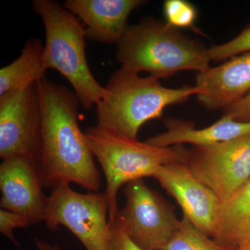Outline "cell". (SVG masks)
Instances as JSON below:
<instances>
[{
    "mask_svg": "<svg viewBox=\"0 0 250 250\" xmlns=\"http://www.w3.org/2000/svg\"><path fill=\"white\" fill-rule=\"evenodd\" d=\"M197 100L210 110L228 108L250 92V52L239 54L196 77Z\"/></svg>",
    "mask_w": 250,
    "mask_h": 250,
    "instance_id": "7c38bea8",
    "label": "cell"
},
{
    "mask_svg": "<svg viewBox=\"0 0 250 250\" xmlns=\"http://www.w3.org/2000/svg\"><path fill=\"white\" fill-rule=\"evenodd\" d=\"M224 116L234 121L250 123V92L238 102L224 109Z\"/></svg>",
    "mask_w": 250,
    "mask_h": 250,
    "instance_id": "7402d4cb",
    "label": "cell"
},
{
    "mask_svg": "<svg viewBox=\"0 0 250 250\" xmlns=\"http://www.w3.org/2000/svg\"><path fill=\"white\" fill-rule=\"evenodd\" d=\"M36 246L37 250H62L57 244H51L48 242L36 239Z\"/></svg>",
    "mask_w": 250,
    "mask_h": 250,
    "instance_id": "603a6c76",
    "label": "cell"
},
{
    "mask_svg": "<svg viewBox=\"0 0 250 250\" xmlns=\"http://www.w3.org/2000/svg\"><path fill=\"white\" fill-rule=\"evenodd\" d=\"M117 58L122 67L159 80L182 71H205L210 62L208 48L154 19L128 26L117 42Z\"/></svg>",
    "mask_w": 250,
    "mask_h": 250,
    "instance_id": "7a4b0ae2",
    "label": "cell"
},
{
    "mask_svg": "<svg viewBox=\"0 0 250 250\" xmlns=\"http://www.w3.org/2000/svg\"><path fill=\"white\" fill-rule=\"evenodd\" d=\"M33 8L45 29L43 62L46 71L57 70L74 88L84 110L97 105L106 95L90 72L85 52V27L73 14L53 0H35Z\"/></svg>",
    "mask_w": 250,
    "mask_h": 250,
    "instance_id": "277c9868",
    "label": "cell"
},
{
    "mask_svg": "<svg viewBox=\"0 0 250 250\" xmlns=\"http://www.w3.org/2000/svg\"><path fill=\"white\" fill-rule=\"evenodd\" d=\"M111 250H145L130 239L119 217L109 221Z\"/></svg>",
    "mask_w": 250,
    "mask_h": 250,
    "instance_id": "44dd1931",
    "label": "cell"
},
{
    "mask_svg": "<svg viewBox=\"0 0 250 250\" xmlns=\"http://www.w3.org/2000/svg\"><path fill=\"white\" fill-rule=\"evenodd\" d=\"M213 238L235 250L250 243V179L222 202Z\"/></svg>",
    "mask_w": 250,
    "mask_h": 250,
    "instance_id": "9a60e30c",
    "label": "cell"
},
{
    "mask_svg": "<svg viewBox=\"0 0 250 250\" xmlns=\"http://www.w3.org/2000/svg\"><path fill=\"white\" fill-rule=\"evenodd\" d=\"M166 22L175 29L192 28L197 19V10L186 0H166L164 4Z\"/></svg>",
    "mask_w": 250,
    "mask_h": 250,
    "instance_id": "ac0fdd59",
    "label": "cell"
},
{
    "mask_svg": "<svg viewBox=\"0 0 250 250\" xmlns=\"http://www.w3.org/2000/svg\"><path fill=\"white\" fill-rule=\"evenodd\" d=\"M30 218L21 213L10 210L0 209V233L15 246L20 244L14 233L15 229L26 228L33 225Z\"/></svg>",
    "mask_w": 250,
    "mask_h": 250,
    "instance_id": "ffe728a7",
    "label": "cell"
},
{
    "mask_svg": "<svg viewBox=\"0 0 250 250\" xmlns=\"http://www.w3.org/2000/svg\"><path fill=\"white\" fill-rule=\"evenodd\" d=\"M104 88L106 95L96 105L98 125L131 139H138L141 126L161 118L166 107L200 93L196 85L167 88L157 79L140 77L123 67L111 75Z\"/></svg>",
    "mask_w": 250,
    "mask_h": 250,
    "instance_id": "3957f363",
    "label": "cell"
},
{
    "mask_svg": "<svg viewBox=\"0 0 250 250\" xmlns=\"http://www.w3.org/2000/svg\"><path fill=\"white\" fill-rule=\"evenodd\" d=\"M46 226L52 231L65 227L85 250H111L107 198L104 193L75 191L70 185L52 189L46 207Z\"/></svg>",
    "mask_w": 250,
    "mask_h": 250,
    "instance_id": "8992f818",
    "label": "cell"
},
{
    "mask_svg": "<svg viewBox=\"0 0 250 250\" xmlns=\"http://www.w3.org/2000/svg\"><path fill=\"white\" fill-rule=\"evenodd\" d=\"M44 46L37 39H29L15 62L0 70V96L36 84L45 77L42 62Z\"/></svg>",
    "mask_w": 250,
    "mask_h": 250,
    "instance_id": "2e32d148",
    "label": "cell"
},
{
    "mask_svg": "<svg viewBox=\"0 0 250 250\" xmlns=\"http://www.w3.org/2000/svg\"><path fill=\"white\" fill-rule=\"evenodd\" d=\"M161 250H235L220 244L183 216L179 228Z\"/></svg>",
    "mask_w": 250,
    "mask_h": 250,
    "instance_id": "e0dca14e",
    "label": "cell"
},
{
    "mask_svg": "<svg viewBox=\"0 0 250 250\" xmlns=\"http://www.w3.org/2000/svg\"><path fill=\"white\" fill-rule=\"evenodd\" d=\"M153 177L177 202L183 216L213 238L222 201L190 172L185 163L162 166Z\"/></svg>",
    "mask_w": 250,
    "mask_h": 250,
    "instance_id": "30bf717a",
    "label": "cell"
},
{
    "mask_svg": "<svg viewBox=\"0 0 250 250\" xmlns=\"http://www.w3.org/2000/svg\"><path fill=\"white\" fill-rule=\"evenodd\" d=\"M43 188L37 161L24 156L3 160L0 165L1 209L25 215L34 224L44 222L48 197Z\"/></svg>",
    "mask_w": 250,
    "mask_h": 250,
    "instance_id": "8fae6325",
    "label": "cell"
},
{
    "mask_svg": "<svg viewBox=\"0 0 250 250\" xmlns=\"http://www.w3.org/2000/svg\"><path fill=\"white\" fill-rule=\"evenodd\" d=\"M145 2L142 0H67L62 6L82 22L87 39L117 44L128 27L129 15Z\"/></svg>",
    "mask_w": 250,
    "mask_h": 250,
    "instance_id": "4fadbf2b",
    "label": "cell"
},
{
    "mask_svg": "<svg viewBox=\"0 0 250 250\" xmlns=\"http://www.w3.org/2000/svg\"><path fill=\"white\" fill-rule=\"evenodd\" d=\"M166 131L146 141L155 147H171L191 144L193 147H207L218 143L250 136V123L234 121L223 116L216 123L203 129H196L190 122L167 118Z\"/></svg>",
    "mask_w": 250,
    "mask_h": 250,
    "instance_id": "5bb4252c",
    "label": "cell"
},
{
    "mask_svg": "<svg viewBox=\"0 0 250 250\" xmlns=\"http://www.w3.org/2000/svg\"><path fill=\"white\" fill-rule=\"evenodd\" d=\"M186 165L222 202L250 179V136L188 149Z\"/></svg>",
    "mask_w": 250,
    "mask_h": 250,
    "instance_id": "ba28073f",
    "label": "cell"
},
{
    "mask_svg": "<svg viewBox=\"0 0 250 250\" xmlns=\"http://www.w3.org/2000/svg\"><path fill=\"white\" fill-rule=\"evenodd\" d=\"M239 250H250V243L243 246V248H241Z\"/></svg>",
    "mask_w": 250,
    "mask_h": 250,
    "instance_id": "cb8c5ba5",
    "label": "cell"
},
{
    "mask_svg": "<svg viewBox=\"0 0 250 250\" xmlns=\"http://www.w3.org/2000/svg\"><path fill=\"white\" fill-rule=\"evenodd\" d=\"M36 89L41 113L39 167L43 187L52 190L73 183L98 192L101 177L79 126L78 97L45 77L36 83Z\"/></svg>",
    "mask_w": 250,
    "mask_h": 250,
    "instance_id": "6da1fadb",
    "label": "cell"
},
{
    "mask_svg": "<svg viewBox=\"0 0 250 250\" xmlns=\"http://www.w3.org/2000/svg\"><path fill=\"white\" fill-rule=\"evenodd\" d=\"M84 133L104 173L109 221L116 218L119 211L117 197L122 187L136 179L153 177L161 167L167 164L185 163L188 152L183 145L155 147L98 125Z\"/></svg>",
    "mask_w": 250,
    "mask_h": 250,
    "instance_id": "5b68a950",
    "label": "cell"
},
{
    "mask_svg": "<svg viewBox=\"0 0 250 250\" xmlns=\"http://www.w3.org/2000/svg\"><path fill=\"white\" fill-rule=\"evenodd\" d=\"M41 153V113L36 84L0 96V157L24 156L37 161Z\"/></svg>",
    "mask_w": 250,
    "mask_h": 250,
    "instance_id": "9c48e42d",
    "label": "cell"
},
{
    "mask_svg": "<svg viewBox=\"0 0 250 250\" xmlns=\"http://www.w3.org/2000/svg\"><path fill=\"white\" fill-rule=\"evenodd\" d=\"M246 52H250V25L231 40L208 48L210 62H223Z\"/></svg>",
    "mask_w": 250,
    "mask_h": 250,
    "instance_id": "d6986e66",
    "label": "cell"
},
{
    "mask_svg": "<svg viewBox=\"0 0 250 250\" xmlns=\"http://www.w3.org/2000/svg\"><path fill=\"white\" fill-rule=\"evenodd\" d=\"M124 194L118 216L130 239L145 250H162L180 224L173 207L143 179L126 184Z\"/></svg>",
    "mask_w": 250,
    "mask_h": 250,
    "instance_id": "52a82bcc",
    "label": "cell"
}]
</instances>
